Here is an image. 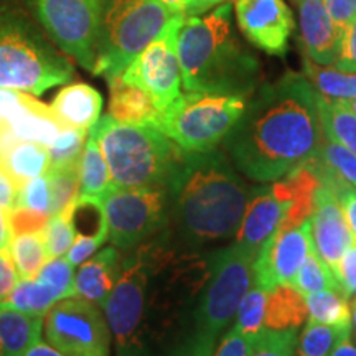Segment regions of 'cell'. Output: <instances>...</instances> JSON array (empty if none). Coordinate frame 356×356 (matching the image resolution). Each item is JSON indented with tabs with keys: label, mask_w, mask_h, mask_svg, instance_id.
I'll return each mask as SVG.
<instances>
[{
	"label": "cell",
	"mask_w": 356,
	"mask_h": 356,
	"mask_svg": "<svg viewBox=\"0 0 356 356\" xmlns=\"http://www.w3.org/2000/svg\"><path fill=\"white\" fill-rule=\"evenodd\" d=\"M210 254L178 243L168 226L124 252L104 305L115 356H211L200 328Z\"/></svg>",
	"instance_id": "obj_1"
},
{
	"label": "cell",
	"mask_w": 356,
	"mask_h": 356,
	"mask_svg": "<svg viewBox=\"0 0 356 356\" xmlns=\"http://www.w3.org/2000/svg\"><path fill=\"white\" fill-rule=\"evenodd\" d=\"M322 142L318 91L304 74L289 71L257 89L225 147L243 175L264 184L317 159Z\"/></svg>",
	"instance_id": "obj_2"
},
{
	"label": "cell",
	"mask_w": 356,
	"mask_h": 356,
	"mask_svg": "<svg viewBox=\"0 0 356 356\" xmlns=\"http://www.w3.org/2000/svg\"><path fill=\"white\" fill-rule=\"evenodd\" d=\"M170 228L178 243L208 251L238 233L252 191L222 150L184 152L167 184Z\"/></svg>",
	"instance_id": "obj_3"
},
{
	"label": "cell",
	"mask_w": 356,
	"mask_h": 356,
	"mask_svg": "<svg viewBox=\"0 0 356 356\" xmlns=\"http://www.w3.org/2000/svg\"><path fill=\"white\" fill-rule=\"evenodd\" d=\"M231 2L208 15H185L177 51L185 91L248 97L259 81V61L234 35Z\"/></svg>",
	"instance_id": "obj_4"
},
{
	"label": "cell",
	"mask_w": 356,
	"mask_h": 356,
	"mask_svg": "<svg viewBox=\"0 0 356 356\" xmlns=\"http://www.w3.org/2000/svg\"><path fill=\"white\" fill-rule=\"evenodd\" d=\"M114 188L167 186L185 150L154 126H131L101 118L95 127Z\"/></svg>",
	"instance_id": "obj_5"
},
{
	"label": "cell",
	"mask_w": 356,
	"mask_h": 356,
	"mask_svg": "<svg viewBox=\"0 0 356 356\" xmlns=\"http://www.w3.org/2000/svg\"><path fill=\"white\" fill-rule=\"evenodd\" d=\"M175 15L160 0H102L92 73L119 76Z\"/></svg>",
	"instance_id": "obj_6"
},
{
	"label": "cell",
	"mask_w": 356,
	"mask_h": 356,
	"mask_svg": "<svg viewBox=\"0 0 356 356\" xmlns=\"http://www.w3.org/2000/svg\"><path fill=\"white\" fill-rule=\"evenodd\" d=\"M71 78V61L44 42L32 25L17 15L0 19V89L42 96Z\"/></svg>",
	"instance_id": "obj_7"
},
{
	"label": "cell",
	"mask_w": 356,
	"mask_h": 356,
	"mask_svg": "<svg viewBox=\"0 0 356 356\" xmlns=\"http://www.w3.org/2000/svg\"><path fill=\"white\" fill-rule=\"evenodd\" d=\"M246 106L244 96L186 91L163 111L157 129L185 152H210L226 139Z\"/></svg>",
	"instance_id": "obj_8"
},
{
	"label": "cell",
	"mask_w": 356,
	"mask_h": 356,
	"mask_svg": "<svg viewBox=\"0 0 356 356\" xmlns=\"http://www.w3.org/2000/svg\"><path fill=\"white\" fill-rule=\"evenodd\" d=\"M254 254L239 244L211 251L210 277L204 287L202 309H200V328L204 343L211 350L246 296L252 282V262Z\"/></svg>",
	"instance_id": "obj_9"
},
{
	"label": "cell",
	"mask_w": 356,
	"mask_h": 356,
	"mask_svg": "<svg viewBox=\"0 0 356 356\" xmlns=\"http://www.w3.org/2000/svg\"><path fill=\"white\" fill-rule=\"evenodd\" d=\"M109 226V241L127 252L165 229L170 222L167 186L111 188L101 198Z\"/></svg>",
	"instance_id": "obj_10"
},
{
	"label": "cell",
	"mask_w": 356,
	"mask_h": 356,
	"mask_svg": "<svg viewBox=\"0 0 356 356\" xmlns=\"http://www.w3.org/2000/svg\"><path fill=\"white\" fill-rule=\"evenodd\" d=\"M61 51L92 71L102 0H26Z\"/></svg>",
	"instance_id": "obj_11"
},
{
	"label": "cell",
	"mask_w": 356,
	"mask_h": 356,
	"mask_svg": "<svg viewBox=\"0 0 356 356\" xmlns=\"http://www.w3.org/2000/svg\"><path fill=\"white\" fill-rule=\"evenodd\" d=\"M47 341L65 356H111L108 318L99 305L81 297L56 302L43 318Z\"/></svg>",
	"instance_id": "obj_12"
},
{
	"label": "cell",
	"mask_w": 356,
	"mask_h": 356,
	"mask_svg": "<svg viewBox=\"0 0 356 356\" xmlns=\"http://www.w3.org/2000/svg\"><path fill=\"white\" fill-rule=\"evenodd\" d=\"M184 19L185 15L173 17L167 29L119 74L122 81L144 89L162 113L181 95L177 38Z\"/></svg>",
	"instance_id": "obj_13"
},
{
	"label": "cell",
	"mask_w": 356,
	"mask_h": 356,
	"mask_svg": "<svg viewBox=\"0 0 356 356\" xmlns=\"http://www.w3.org/2000/svg\"><path fill=\"white\" fill-rule=\"evenodd\" d=\"M314 248L310 220L297 226H279L252 262L254 284L269 292L277 286H292L297 270Z\"/></svg>",
	"instance_id": "obj_14"
},
{
	"label": "cell",
	"mask_w": 356,
	"mask_h": 356,
	"mask_svg": "<svg viewBox=\"0 0 356 356\" xmlns=\"http://www.w3.org/2000/svg\"><path fill=\"white\" fill-rule=\"evenodd\" d=\"M236 20L248 42L269 55L282 56L293 32L286 0H234Z\"/></svg>",
	"instance_id": "obj_15"
},
{
	"label": "cell",
	"mask_w": 356,
	"mask_h": 356,
	"mask_svg": "<svg viewBox=\"0 0 356 356\" xmlns=\"http://www.w3.org/2000/svg\"><path fill=\"white\" fill-rule=\"evenodd\" d=\"M293 203L292 186L286 178L252 191L234 243L256 256L266 239L286 220Z\"/></svg>",
	"instance_id": "obj_16"
},
{
	"label": "cell",
	"mask_w": 356,
	"mask_h": 356,
	"mask_svg": "<svg viewBox=\"0 0 356 356\" xmlns=\"http://www.w3.org/2000/svg\"><path fill=\"white\" fill-rule=\"evenodd\" d=\"M310 226L315 251L335 274L341 256L346 249L353 246L355 241L337 195L322 180L315 193Z\"/></svg>",
	"instance_id": "obj_17"
},
{
	"label": "cell",
	"mask_w": 356,
	"mask_h": 356,
	"mask_svg": "<svg viewBox=\"0 0 356 356\" xmlns=\"http://www.w3.org/2000/svg\"><path fill=\"white\" fill-rule=\"evenodd\" d=\"M300 33L307 58L320 66L335 63L340 32L327 12L323 0H297Z\"/></svg>",
	"instance_id": "obj_18"
},
{
	"label": "cell",
	"mask_w": 356,
	"mask_h": 356,
	"mask_svg": "<svg viewBox=\"0 0 356 356\" xmlns=\"http://www.w3.org/2000/svg\"><path fill=\"white\" fill-rule=\"evenodd\" d=\"M122 254L118 248L109 246L84 261L74 275V296L104 307L121 273Z\"/></svg>",
	"instance_id": "obj_19"
},
{
	"label": "cell",
	"mask_w": 356,
	"mask_h": 356,
	"mask_svg": "<svg viewBox=\"0 0 356 356\" xmlns=\"http://www.w3.org/2000/svg\"><path fill=\"white\" fill-rule=\"evenodd\" d=\"M109 84V113L114 121L131 126L159 127L160 111L152 97L144 89L122 81L121 76L108 79Z\"/></svg>",
	"instance_id": "obj_20"
},
{
	"label": "cell",
	"mask_w": 356,
	"mask_h": 356,
	"mask_svg": "<svg viewBox=\"0 0 356 356\" xmlns=\"http://www.w3.org/2000/svg\"><path fill=\"white\" fill-rule=\"evenodd\" d=\"M50 108L65 126L91 131L101 119L102 96L86 83H73L58 92Z\"/></svg>",
	"instance_id": "obj_21"
},
{
	"label": "cell",
	"mask_w": 356,
	"mask_h": 356,
	"mask_svg": "<svg viewBox=\"0 0 356 356\" xmlns=\"http://www.w3.org/2000/svg\"><path fill=\"white\" fill-rule=\"evenodd\" d=\"M0 168L12 178L19 190L35 177L43 175L50 168L48 147L37 142L17 139L0 154Z\"/></svg>",
	"instance_id": "obj_22"
},
{
	"label": "cell",
	"mask_w": 356,
	"mask_h": 356,
	"mask_svg": "<svg viewBox=\"0 0 356 356\" xmlns=\"http://www.w3.org/2000/svg\"><path fill=\"white\" fill-rule=\"evenodd\" d=\"M43 318L0 305V356H24L42 340Z\"/></svg>",
	"instance_id": "obj_23"
},
{
	"label": "cell",
	"mask_w": 356,
	"mask_h": 356,
	"mask_svg": "<svg viewBox=\"0 0 356 356\" xmlns=\"http://www.w3.org/2000/svg\"><path fill=\"white\" fill-rule=\"evenodd\" d=\"M8 127L19 140L37 142L50 147L66 126L56 118L50 106L33 99L32 106L19 119L8 124Z\"/></svg>",
	"instance_id": "obj_24"
},
{
	"label": "cell",
	"mask_w": 356,
	"mask_h": 356,
	"mask_svg": "<svg viewBox=\"0 0 356 356\" xmlns=\"http://www.w3.org/2000/svg\"><path fill=\"white\" fill-rule=\"evenodd\" d=\"M71 222L74 228V239L92 241L102 246L109 239V226L104 204L101 198L79 197L70 204Z\"/></svg>",
	"instance_id": "obj_25"
},
{
	"label": "cell",
	"mask_w": 356,
	"mask_h": 356,
	"mask_svg": "<svg viewBox=\"0 0 356 356\" xmlns=\"http://www.w3.org/2000/svg\"><path fill=\"white\" fill-rule=\"evenodd\" d=\"M78 170L79 195L96 198L104 197L106 191L111 188V173L96 134L92 131H89L88 140L84 144L81 159L78 163Z\"/></svg>",
	"instance_id": "obj_26"
},
{
	"label": "cell",
	"mask_w": 356,
	"mask_h": 356,
	"mask_svg": "<svg viewBox=\"0 0 356 356\" xmlns=\"http://www.w3.org/2000/svg\"><path fill=\"white\" fill-rule=\"evenodd\" d=\"M305 317V297L292 286H277L269 292L266 309V328H273V330L299 328Z\"/></svg>",
	"instance_id": "obj_27"
},
{
	"label": "cell",
	"mask_w": 356,
	"mask_h": 356,
	"mask_svg": "<svg viewBox=\"0 0 356 356\" xmlns=\"http://www.w3.org/2000/svg\"><path fill=\"white\" fill-rule=\"evenodd\" d=\"M323 136L337 140L356 154V114L346 99H330L318 92Z\"/></svg>",
	"instance_id": "obj_28"
},
{
	"label": "cell",
	"mask_w": 356,
	"mask_h": 356,
	"mask_svg": "<svg viewBox=\"0 0 356 356\" xmlns=\"http://www.w3.org/2000/svg\"><path fill=\"white\" fill-rule=\"evenodd\" d=\"M60 300V296H58L50 284H47L38 277H32L20 279L15 289L10 292V296L0 305L19 310L26 315L44 317L48 310Z\"/></svg>",
	"instance_id": "obj_29"
},
{
	"label": "cell",
	"mask_w": 356,
	"mask_h": 356,
	"mask_svg": "<svg viewBox=\"0 0 356 356\" xmlns=\"http://www.w3.org/2000/svg\"><path fill=\"white\" fill-rule=\"evenodd\" d=\"M348 297L338 289H328L305 297L309 322L330 325L337 328L351 327V309Z\"/></svg>",
	"instance_id": "obj_30"
},
{
	"label": "cell",
	"mask_w": 356,
	"mask_h": 356,
	"mask_svg": "<svg viewBox=\"0 0 356 356\" xmlns=\"http://www.w3.org/2000/svg\"><path fill=\"white\" fill-rule=\"evenodd\" d=\"M305 78L314 84L320 95L330 99H353L356 97V73H346L337 68L320 66L309 58L304 63Z\"/></svg>",
	"instance_id": "obj_31"
},
{
	"label": "cell",
	"mask_w": 356,
	"mask_h": 356,
	"mask_svg": "<svg viewBox=\"0 0 356 356\" xmlns=\"http://www.w3.org/2000/svg\"><path fill=\"white\" fill-rule=\"evenodd\" d=\"M10 254L20 279H32L48 261L43 233H25L12 236Z\"/></svg>",
	"instance_id": "obj_32"
},
{
	"label": "cell",
	"mask_w": 356,
	"mask_h": 356,
	"mask_svg": "<svg viewBox=\"0 0 356 356\" xmlns=\"http://www.w3.org/2000/svg\"><path fill=\"white\" fill-rule=\"evenodd\" d=\"M292 287L304 297L310 296V293L328 291V289L340 291L335 274L330 267L325 264V261L318 256L315 248L309 252V256L302 262L300 269L297 270Z\"/></svg>",
	"instance_id": "obj_33"
},
{
	"label": "cell",
	"mask_w": 356,
	"mask_h": 356,
	"mask_svg": "<svg viewBox=\"0 0 356 356\" xmlns=\"http://www.w3.org/2000/svg\"><path fill=\"white\" fill-rule=\"evenodd\" d=\"M269 291L256 286L249 289L243 297L236 312V322L233 327L246 335L257 337L266 328V309Z\"/></svg>",
	"instance_id": "obj_34"
},
{
	"label": "cell",
	"mask_w": 356,
	"mask_h": 356,
	"mask_svg": "<svg viewBox=\"0 0 356 356\" xmlns=\"http://www.w3.org/2000/svg\"><path fill=\"white\" fill-rule=\"evenodd\" d=\"M48 186H50V213L58 215L68 208L79 193L78 165L50 167L47 170Z\"/></svg>",
	"instance_id": "obj_35"
},
{
	"label": "cell",
	"mask_w": 356,
	"mask_h": 356,
	"mask_svg": "<svg viewBox=\"0 0 356 356\" xmlns=\"http://www.w3.org/2000/svg\"><path fill=\"white\" fill-rule=\"evenodd\" d=\"M317 160L325 170L332 172L345 184L356 188V154L353 150L323 136L322 149H320Z\"/></svg>",
	"instance_id": "obj_36"
},
{
	"label": "cell",
	"mask_w": 356,
	"mask_h": 356,
	"mask_svg": "<svg viewBox=\"0 0 356 356\" xmlns=\"http://www.w3.org/2000/svg\"><path fill=\"white\" fill-rule=\"evenodd\" d=\"M341 330H345V328H337L307 320L304 332H302L300 338H297L296 356H330Z\"/></svg>",
	"instance_id": "obj_37"
},
{
	"label": "cell",
	"mask_w": 356,
	"mask_h": 356,
	"mask_svg": "<svg viewBox=\"0 0 356 356\" xmlns=\"http://www.w3.org/2000/svg\"><path fill=\"white\" fill-rule=\"evenodd\" d=\"M89 131L66 126L56 140L48 147L50 167H70L78 165L81 159L84 144H86Z\"/></svg>",
	"instance_id": "obj_38"
},
{
	"label": "cell",
	"mask_w": 356,
	"mask_h": 356,
	"mask_svg": "<svg viewBox=\"0 0 356 356\" xmlns=\"http://www.w3.org/2000/svg\"><path fill=\"white\" fill-rule=\"evenodd\" d=\"M74 228L71 222L70 207L58 215H51L47 228L43 229L44 246L50 257H63L74 243Z\"/></svg>",
	"instance_id": "obj_39"
},
{
	"label": "cell",
	"mask_w": 356,
	"mask_h": 356,
	"mask_svg": "<svg viewBox=\"0 0 356 356\" xmlns=\"http://www.w3.org/2000/svg\"><path fill=\"white\" fill-rule=\"evenodd\" d=\"M297 328H264L257 335L249 356H296Z\"/></svg>",
	"instance_id": "obj_40"
},
{
	"label": "cell",
	"mask_w": 356,
	"mask_h": 356,
	"mask_svg": "<svg viewBox=\"0 0 356 356\" xmlns=\"http://www.w3.org/2000/svg\"><path fill=\"white\" fill-rule=\"evenodd\" d=\"M35 277L50 284L61 300L68 299V297H74V273L73 264L68 259L51 257V259L44 262Z\"/></svg>",
	"instance_id": "obj_41"
},
{
	"label": "cell",
	"mask_w": 356,
	"mask_h": 356,
	"mask_svg": "<svg viewBox=\"0 0 356 356\" xmlns=\"http://www.w3.org/2000/svg\"><path fill=\"white\" fill-rule=\"evenodd\" d=\"M15 207H24L30 208V210L50 213V186H48L47 173L32 178L29 184L22 186L19 197H17Z\"/></svg>",
	"instance_id": "obj_42"
},
{
	"label": "cell",
	"mask_w": 356,
	"mask_h": 356,
	"mask_svg": "<svg viewBox=\"0 0 356 356\" xmlns=\"http://www.w3.org/2000/svg\"><path fill=\"white\" fill-rule=\"evenodd\" d=\"M50 213H43L30 208L15 207L8 213V225H10L12 236L25 233H43L50 221Z\"/></svg>",
	"instance_id": "obj_43"
},
{
	"label": "cell",
	"mask_w": 356,
	"mask_h": 356,
	"mask_svg": "<svg viewBox=\"0 0 356 356\" xmlns=\"http://www.w3.org/2000/svg\"><path fill=\"white\" fill-rule=\"evenodd\" d=\"M35 97L29 92L0 89V127L19 119L32 106Z\"/></svg>",
	"instance_id": "obj_44"
},
{
	"label": "cell",
	"mask_w": 356,
	"mask_h": 356,
	"mask_svg": "<svg viewBox=\"0 0 356 356\" xmlns=\"http://www.w3.org/2000/svg\"><path fill=\"white\" fill-rule=\"evenodd\" d=\"M335 68L346 73H356V19L341 30Z\"/></svg>",
	"instance_id": "obj_45"
},
{
	"label": "cell",
	"mask_w": 356,
	"mask_h": 356,
	"mask_svg": "<svg viewBox=\"0 0 356 356\" xmlns=\"http://www.w3.org/2000/svg\"><path fill=\"white\" fill-rule=\"evenodd\" d=\"M257 337L246 335L238 328H231L225 337L221 338L220 345L213 350L211 356H249L252 346H254Z\"/></svg>",
	"instance_id": "obj_46"
},
{
	"label": "cell",
	"mask_w": 356,
	"mask_h": 356,
	"mask_svg": "<svg viewBox=\"0 0 356 356\" xmlns=\"http://www.w3.org/2000/svg\"><path fill=\"white\" fill-rule=\"evenodd\" d=\"M335 277L338 287L346 297L356 296V244L346 249L345 254L341 256L335 270Z\"/></svg>",
	"instance_id": "obj_47"
},
{
	"label": "cell",
	"mask_w": 356,
	"mask_h": 356,
	"mask_svg": "<svg viewBox=\"0 0 356 356\" xmlns=\"http://www.w3.org/2000/svg\"><path fill=\"white\" fill-rule=\"evenodd\" d=\"M19 280L20 277L15 264H13L10 251L7 248L0 249V304L10 296Z\"/></svg>",
	"instance_id": "obj_48"
},
{
	"label": "cell",
	"mask_w": 356,
	"mask_h": 356,
	"mask_svg": "<svg viewBox=\"0 0 356 356\" xmlns=\"http://www.w3.org/2000/svg\"><path fill=\"white\" fill-rule=\"evenodd\" d=\"M323 3L340 33L356 19V0H323Z\"/></svg>",
	"instance_id": "obj_49"
},
{
	"label": "cell",
	"mask_w": 356,
	"mask_h": 356,
	"mask_svg": "<svg viewBox=\"0 0 356 356\" xmlns=\"http://www.w3.org/2000/svg\"><path fill=\"white\" fill-rule=\"evenodd\" d=\"M19 186L13 184V180L0 168V207H6L12 210L19 197Z\"/></svg>",
	"instance_id": "obj_50"
},
{
	"label": "cell",
	"mask_w": 356,
	"mask_h": 356,
	"mask_svg": "<svg viewBox=\"0 0 356 356\" xmlns=\"http://www.w3.org/2000/svg\"><path fill=\"white\" fill-rule=\"evenodd\" d=\"M330 356H356V346L351 341V327L341 330Z\"/></svg>",
	"instance_id": "obj_51"
},
{
	"label": "cell",
	"mask_w": 356,
	"mask_h": 356,
	"mask_svg": "<svg viewBox=\"0 0 356 356\" xmlns=\"http://www.w3.org/2000/svg\"><path fill=\"white\" fill-rule=\"evenodd\" d=\"M8 213H10L8 208L0 207V249L7 248L12 239L10 225H8Z\"/></svg>",
	"instance_id": "obj_52"
},
{
	"label": "cell",
	"mask_w": 356,
	"mask_h": 356,
	"mask_svg": "<svg viewBox=\"0 0 356 356\" xmlns=\"http://www.w3.org/2000/svg\"><path fill=\"white\" fill-rule=\"evenodd\" d=\"M222 2H226V0H191L185 15H202V13L208 12L210 8L221 6Z\"/></svg>",
	"instance_id": "obj_53"
},
{
	"label": "cell",
	"mask_w": 356,
	"mask_h": 356,
	"mask_svg": "<svg viewBox=\"0 0 356 356\" xmlns=\"http://www.w3.org/2000/svg\"><path fill=\"white\" fill-rule=\"evenodd\" d=\"M24 356H65L61 351H58L55 346H51L50 343H44V341L38 340L37 343H33L26 350V353Z\"/></svg>",
	"instance_id": "obj_54"
},
{
	"label": "cell",
	"mask_w": 356,
	"mask_h": 356,
	"mask_svg": "<svg viewBox=\"0 0 356 356\" xmlns=\"http://www.w3.org/2000/svg\"><path fill=\"white\" fill-rule=\"evenodd\" d=\"M160 2L165 6L168 10L173 13H178V15H185L186 10H188V6L191 0H160Z\"/></svg>",
	"instance_id": "obj_55"
},
{
	"label": "cell",
	"mask_w": 356,
	"mask_h": 356,
	"mask_svg": "<svg viewBox=\"0 0 356 356\" xmlns=\"http://www.w3.org/2000/svg\"><path fill=\"white\" fill-rule=\"evenodd\" d=\"M351 322H353V335L356 340V299L353 300V304H351Z\"/></svg>",
	"instance_id": "obj_56"
},
{
	"label": "cell",
	"mask_w": 356,
	"mask_h": 356,
	"mask_svg": "<svg viewBox=\"0 0 356 356\" xmlns=\"http://www.w3.org/2000/svg\"><path fill=\"white\" fill-rule=\"evenodd\" d=\"M348 101V104H350V108L353 109V113L356 114V97H353V99H346Z\"/></svg>",
	"instance_id": "obj_57"
},
{
	"label": "cell",
	"mask_w": 356,
	"mask_h": 356,
	"mask_svg": "<svg viewBox=\"0 0 356 356\" xmlns=\"http://www.w3.org/2000/svg\"><path fill=\"white\" fill-rule=\"evenodd\" d=\"M296 2H297V0H296Z\"/></svg>",
	"instance_id": "obj_58"
}]
</instances>
